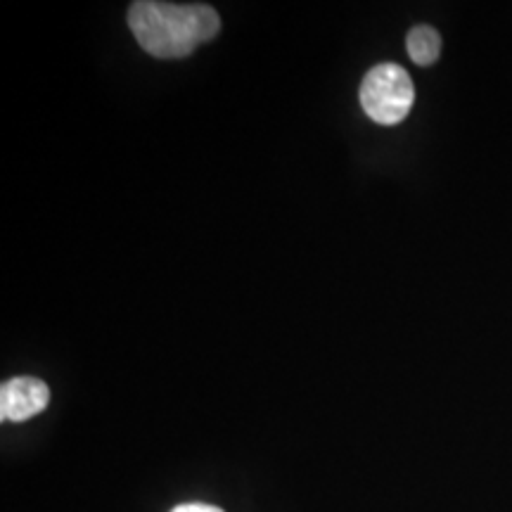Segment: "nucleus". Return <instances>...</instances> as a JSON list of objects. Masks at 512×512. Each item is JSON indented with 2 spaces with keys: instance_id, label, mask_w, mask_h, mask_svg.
Here are the masks:
<instances>
[{
  "instance_id": "obj_2",
  "label": "nucleus",
  "mask_w": 512,
  "mask_h": 512,
  "mask_svg": "<svg viewBox=\"0 0 512 512\" xmlns=\"http://www.w3.org/2000/svg\"><path fill=\"white\" fill-rule=\"evenodd\" d=\"M358 98H361L363 112L375 124L396 126L413 110L415 88L406 69L399 64L384 62L363 76Z\"/></svg>"
},
{
  "instance_id": "obj_4",
  "label": "nucleus",
  "mask_w": 512,
  "mask_h": 512,
  "mask_svg": "<svg viewBox=\"0 0 512 512\" xmlns=\"http://www.w3.org/2000/svg\"><path fill=\"white\" fill-rule=\"evenodd\" d=\"M406 46H408V55L415 64L420 67H430L439 60L441 55V36L437 34V29L432 27H415L411 29V34L406 36Z\"/></svg>"
},
{
  "instance_id": "obj_3",
  "label": "nucleus",
  "mask_w": 512,
  "mask_h": 512,
  "mask_svg": "<svg viewBox=\"0 0 512 512\" xmlns=\"http://www.w3.org/2000/svg\"><path fill=\"white\" fill-rule=\"evenodd\" d=\"M50 403L48 384L38 377H12L0 387V418L5 422H24L43 413Z\"/></svg>"
},
{
  "instance_id": "obj_5",
  "label": "nucleus",
  "mask_w": 512,
  "mask_h": 512,
  "mask_svg": "<svg viewBox=\"0 0 512 512\" xmlns=\"http://www.w3.org/2000/svg\"><path fill=\"white\" fill-rule=\"evenodd\" d=\"M171 512H223V510L209 503H183V505H176Z\"/></svg>"
},
{
  "instance_id": "obj_1",
  "label": "nucleus",
  "mask_w": 512,
  "mask_h": 512,
  "mask_svg": "<svg viewBox=\"0 0 512 512\" xmlns=\"http://www.w3.org/2000/svg\"><path fill=\"white\" fill-rule=\"evenodd\" d=\"M128 27L140 48L159 60L190 55L200 43L219 34L221 17L211 5L138 0L128 8Z\"/></svg>"
}]
</instances>
